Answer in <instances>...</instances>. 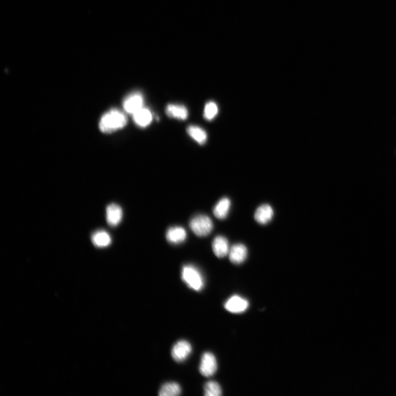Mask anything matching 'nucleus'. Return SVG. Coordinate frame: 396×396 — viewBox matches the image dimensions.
Wrapping results in <instances>:
<instances>
[{
	"label": "nucleus",
	"mask_w": 396,
	"mask_h": 396,
	"mask_svg": "<svg viewBox=\"0 0 396 396\" xmlns=\"http://www.w3.org/2000/svg\"><path fill=\"white\" fill-rule=\"evenodd\" d=\"M126 115L118 109H112L102 116L99 123L100 130L110 133L124 128L127 124Z\"/></svg>",
	"instance_id": "obj_1"
},
{
	"label": "nucleus",
	"mask_w": 396,
	"mask_h": 396,
	"mask_svg": "<svg viewBox=\"0 0 396 396\" xmlns=\"http://www.w3.org/2000/svg\"><path fill=\"white\" fill-rule=\"evenodd\" d=\"M183 281L191 289L199 291L204 286V280L201 272L193 265H184L181 273Z\"/></svg>",
	"instance_id": "obj_2"
},
{
	"label": "nucleus",
	"mask_w": 396,
	"mask_h": 396,
	"mask_svg": "<svg viewBox=\"0 0 396 396\" xmlns=\"http://www.w3.org/2000/svg\"><path fill=\"white\" fill-rule=\"evenodd\" d=\"M189 227L197 236L206 237L213 231L214 224L209 216L198 215L191 219Z\"/></svg>",
	"instance_id": "obj_3"
},
{
	"label": "nucleus",
	"mask_w": 396,
	"mask_h": 396,
	"mask_svg": "<svg viewBox=\"0 0 396 396\" xmlns=\"http://www.w3.org/2000/svg\"><path fill=\"white\" fill-rule=\"evenodd\" d=\"M144 97L140 92H135L129 95L124 100V108L129 114L133 115L144 107Z\"/></svg>",
	"instance_id": "obj_4"
},
{
	"label": "nucleus",
	"mask_w": 396,
	"mask_h": 396,
	"mask_svg": "<svg viewBox=\"0 0 396 396\" xmlns=\"http://www.w3.org/2000/svg\"><path fill=\"white\" fill-rule=\"evenodd\" d=\"M217 368V361L214 354L210 352L204 353L200 367L201 374L206 377L213 376L216 373Z\"/></svg>",
	"instance_id": "obj_5"
},
{
	"label": "nucleus",
	"mask_w": 396,
	"mask_h": 396,
	"mask_svg": "<svg viewBox=\"0 0 396 396\" xmlns=\"http://www.w3.org/2000/svg\"><path fill=\"white\" fill-rule=\"evenodd\" d=\"M249 306L248 300L239 296L230 298L225 303V309L231 313H241L246 310Z\"/></svg>",
	"instance_id": "obj_6"
},
{
	"label": "nucleus",
	"mask_w": 396,
	"mask_h": 396,
	"mask_svg": "<svg viewBox=\"0 0 396 396\" xmlns=\"http://www.w3.org/2000/svg\"><path fill=\"white\" fill-rule=\"evenodd\" d=\"M229 256L232 263L236 265L241 264L246 260L247 258V248L243 244H235L230 248Z\"/></svg>",
	"instance_id": "obj_7"
},
{
	"label": "nucleus",
	"mask_w": 396,
	"mask_h": 396,
	"mask_svg": "<svg viewBox=\"0 0 396 396\" xmlns=\"http://www.w3.org/2000/svg\"><path fill=\"white\" fill-rule=\"evenodd\" d=\"M192 352V346L186 341L182 340L177 343L172 350V356L174 360L179 362L185 360Z\"/></svg>",
	"instance_id": "obj_8"
},
{
	"label": "nucleus",
	"mask_w": 396,
	"mask_h": 396,
	"mask_svg": "<svg viewBox=\"0 0 396 396\" xmlns=\"http://www.w3.org/2000/svg\"><path fill=\"white\" fill-rule=\"evenodd\" d=\"M274 211L269 204H265L259 207L255 212V220L259 224H268L274 217Z\"/></svg>",
	"instance_id": "obj_9"
},
{
	"label": "nucleus",
	"mask_w": 396,
	"mask_h": 396,
	"mask_svg": "<svg viewBox=\"0 0 396 396\" xmlns=\"http://www.w3.org/2000/svg\"><path fill=\"white\" fill-rule=\"evenodd\" d=\"M213 250L215 255L219 258H222L229 254L230 250L228 239L222 236H218L214 239Z\"/></svg>",
	"instance_id": "obj_10"
},
{
	"label": "nucleus",
	"mask_w": 396,
	"mask_h": 396,
	"mask_svg": "<svg viewBox=\"0 0 396 396\" xmlns=\"http://www.w3.org/2000/svg\"><path fill=\"white\" fill-rule=\"evenodd\" d=\"M123 211L122 208L116 204H111L106 208V220L110 226L115 227L122 221Z\"/></svg>",
	"instance_id": "obj_11"
},
{
	"label": "nucleus",
	"mask_w": 396,
	"mask_h": 396,
	"mask_svg": "<svg viewBox=\"0 0 396 396\" xmlns=\"http://www.w3.org/2000/svg\"><path fill=\"white\" fill-rule=\"evenodd\" d=\"M135 124L142 128H146L151 124L153 115L148 108L143 107L133 115Z\"/></svg>",
	"instance_id": "obj_12"
},
{
	"label": "nucleus",
	"mask_w": 396,
	"mask_h": 396,
	"mask_svg": "<svg viewBox=\"0 0 396 396\" xmlns=\"http://www.w3.org/2000/svg\"><path fill=\"white\" fill-rule=\"evenodd\" d=\"M187 232L185 229L180 227L169 228L166 233V239L168 242L177 244L185 241Z\"/></svg>",
	"instance_id": "obj_13"
},
{
	"label": "nucleus",
	"mask_w": 396,
	"mask_h": 396,
	"mask_svg": "<svg viewBox=\"0 0 396 396\" xmlns=\"http://www.w3.org/2000/svg\"><path fill=\"white\" fill-rule=\"evenodd\" d=\"M165 112L168 117L180 120H186L188 116L187 108L182 105L169 104Z\"/></svg>",
	"instance_id": "obj_14"
},
{
	"label": "nucleus",
	"mask_w": 396,
	"mask_h": 396,
	"mask_svg": "<svg viewBox=\"0 0 396 396\" xmlns=\"http://www.w3.org/2000/svg\"><path fill=\"white\" fill-rule=\"evenodd\" d=\"M231 202L229 198L222 197L217 202L215 206L213 213L215 216L219 220H223L229 215L231 208Z\"/></svg>",
	"instance_id": "obj_15"
},
{
	"label": "nucleus",
	"mask_w": 396,
	"mask_h": 396,
	"mask_svg": "<svg viewBox=\"0 0 396 396\" xmlns=\"http://www.w3.org/2000/svg\"><path fill=\"white\" fill-rule=\"evenodd\" d=\"M92 240L95 246L99 248L107 247L111 243V236L104 230L94 232L92 236Z\"/></svg>",
	"instance_id": "obj_16"
},
{
	"label": "nucleus",
	"mask_w": 396,
	"mask_h": 396,
	"mask_svg": "<svg viewBox=\"0 0 396 396\" xmlns=\"http://www.w3.org/2000/svg\"><path fill=\"white\" fill-rule=\"evenodd\" d=\"M187 132L198 144L202 146L207 142L208 135L203 128L194 125L189 126L187 129Z\"/></svg>",
	"instance_id": "obj_17"
},
{
	"label": "nucleus",
	"mask_w": 396,
	"mask_h": 396,
	"mask_svg": "<svg viewBox=\"0 0 396 396\" xmlns=\"http://www.w3.org/2000/svg\"><path fill=\"white\" fill-rule=\"evenodd\" d=\"M181 392L180 386L176 382H167L163 385L159 391L160 396H176Z\"/></svg>",
	"instance_id": "obj_18"
},
{
	"label": "nucleus",
	"mask_w": 396,
	"mask_h": 396,
	"mask_svg": "<svg viewBox=\"0 0 396 396\" xmlns=\"http://www.w3.org/2000/svg\"><path fill=\"white\" fill-rule=\"evenodd\" d=\"M204 393L206 396H220L222 394V390L217 382L211 381L205 385Z\"/></svg>",
	"instance_id": "obj_19"
},
{
	"label": "nucleus",
	"mask_w": 396,
	"mask_h": 396,
	"mask_svg": "<svg viewBox=\"0 0 396 396\" xmlns=\"http://www.w3.org/2000/svg\"><path fill=\"white\" fill-rule=\"evenodd\" d=\"M218 113V107L213 101L208 102L204 108V117L208 121L213 120Z\"/></svg>",
	"instance_id": "obj_20"
}]
</instances>
